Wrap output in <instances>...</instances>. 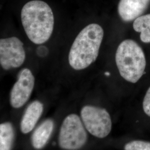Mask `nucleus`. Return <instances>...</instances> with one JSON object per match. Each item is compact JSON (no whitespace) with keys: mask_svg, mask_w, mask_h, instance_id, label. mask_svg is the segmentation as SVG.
I'll return each mask as SVG.
<instances>
[{"mask_svg":"<svg viewBox=\"0 0 150 150\" xmlns=\"http://www.w3.org/2000/svg\"><path fill=\"white\" fill-rule=\"evenodd\" d=\"M105 75H107V76H109V75H110V73H109V72H106V73H105Z\"/></svg>","mask_w":150,"mask_h":150,"instance_id":"nucleus-16","label":"nucleus"},{"mask_svg":"<svg viewBox=\"0 0 150 150\" xmlns=\"http://www.w3.org/2000/svg\"><path fill=\"white\" fill-rule=\"evenodd\" d=\"M134 31L139 32L140 40L144 43H150V13L136 18L133 23Z\"/></svg>","mask_w":150,"mask_h":150,"instance_id":"nucleus-12","label":"nucleus"},{"mask_svg":"<svg viewBox=\"0 0 150 150\" xmlns=\"http://www.w3.org/2000/svg\"><path fill=\"white\" fill-rule=\"evenodd\" d=\"M103 35V28L96 23L90 24L81 31L69 54V62L73 69H85L96 60Z\"/></svg>","mask_w":150,"mask_h":150,"instance_id":"nucleus-2","label":"nucleus"},{"mask_svg":"<svg viewBox=\"0 0 150 150\" xmlns=\"http://www.w3.org/2000/svg\"><path fill=\"white\" fill-rule=\"evenodd\" d=\"M125 150H150V142L134 140L127 143L124 147Z\"/></svg>","mask_w":150,"mask_h":150,"instance_id":"nucleus-13","label":"nucleus"},{"mask_svg":"<svg viewBox=\"0 0 150 150\" xmlns=\"http://www.w3.org/2000/svg\"><path fill=\"white\" fill-rule=\"evenodd\" d=\"M48 48L46 46H41L37 48V54L40 57H45L48 54Z\"/></svg>","mask_w":150,"mask_h":150,"instance_id":"nucleus-15","label":"nucleus"},{"mask_svg":"<svg viewBox=\"0 0 150 150\" xmlns=\"http://www.w3.org/2000/svg\"><path fill=\"white\" fill-rule=\"evenodd\" d=\"M22 26L33 43L41 45L50 39L54 31V13L47 3L40 0L28 2L22 8Z\"/></svg>","mask_w":150,"mask_h":150,"instance_id":"nucleus-1","label":"nucleus"},{"mask_svg":"<svg viewBox=\"0 0 150 150\" xmlns=\"http://www.w3.org/2000/svg\"><path fill=\"white\" fill-rule=\"evenodd\" d=\"M81 117L86 129L96 137L105 138L111 131V118L105 108L85 106L81 110Z\"/></svg>","mask_w":150,"mask_h":150,"instance_id":"nucleus-5","label":"nucleus"},{"mask_svg":"<svg viewBox=\"0 0 150 150\" xmlns=\"http://www.w3.org/2000/svg\"><path fill=\"white\" fill-rule=\"evenodd\" d=\"M150 5V0H120L118 14L123 21H132L141 16Z\"/></svg>","mask_w":150,"mask_h":150,"instance_id":"nucleus-8","label":"nucleus"},{"mask_svg":"<svg viewBox=\"0 0 150 150\" xmlns=\"http://www.w3.org/2000/svg\"><path fill=\"white\" fill-rule=\"evenodd\" d=\"M34 85L35 77L31 71L27 68L22 70L18 80L11 90V106L15 108L23 106L31 96Z\"/></svg>","mask_w":150,"mask_h":150,"instance_id":"nucleus-7","label":"nucleus"},{"mask_svg":"<svg viewBox=\"0 0 150 150\" xmlns=\"http://www.w3.org/2000/svg\"><path fill=\"white\" fill-rule=\"evenodd\" d=\"M86 128L81 119L76 114H71L64 118L59 136L61 148L67 150H77L87 142Z\"/></svg>","mask_w":150,"mask_h":150,"instance_id":"nucleus-4","label":"nucleus"},{"mask_svg":"<svg viewBox=\"0 0 150 150\" xmlns=\"http://www.w3.org/2000/svg\"><path fill=\"white\" fill-rule=\"evenodd\" d=\"M25 51L21 41L16 37L0 40V64L5 70L18 68L25 62Z\"/></svg>","mask_w":150,"mask_h":150,"instance_id":"nucleus-6","label":"nucleus"},{"mask_svg":"<svg viewBox=\"0 0 150 150\" xmlns=\"http://www.w3.org/2000/svg\"><path fill=\"white\" fill-rule=\"evenodd\" d=\"M15 139L12 125L5 122L0 125V150H11Z\"/></svg>","mask_w":150,"mask_h":150,"instance_id":"nucleus-11","label":"nucleus"},{"mask_svg":"<svg viewBox=\"0 0 150 150\" xmlns=\"http://www.w3.org/2000/svg\"><path fill=\"white\" fill-rule=\"evenodd\" d=\"M43 104L35 101L27 107L22 118L20 123L21 131L23 134L30 132L38 122L43 112Z\"/></svg>","mask_w":150,"mask_h":150,"instance_id":"nucleus-9","label":"nucleus"},{"mask_svg":"<svg viewBox=\"0 0 150 150\" xmlns=\"http://www.w3.org/2000/svg\"><path fill=\"white\" fill-rule=\"evenodd\" d=\"M143 109L144 112L150 117V87L146 92L143 101Z\"/></svg>","mask_w":150,"mask_h":150,"instance_id":"nucleus-14","label":"nucleus"},{"mask_svg":"<svg viewBox=\"0 0 150 150\" xmlns=\"http://www.w3.org/2000/svg\"><path fill=\"white\" fill-rule=\"evenodd\" d=\"M115 60L118 71L125 80L136 83L145 74V54L139 45L132 40H125L117 47Z\"/></svg>","mask_w":150,"mask_h":150,"instance_id":"nucleus-3","label":"nucleus"},{"mask_svg":"<svg viewBox=\"0 0 150 150\" xmlns=\"http://www.w3.org/2000/svg\"><path fill=\"white\" fill-rule=\"evenodd\" d=\"M54 123L51 119H47L41 123L32 134L31 142L36 150H40L48 142L54 130Z\"/></svg>","mask_w":150,"mask_h":150,"instance_id":"nucleus-10","label":"nucleus"}]
</instances>
